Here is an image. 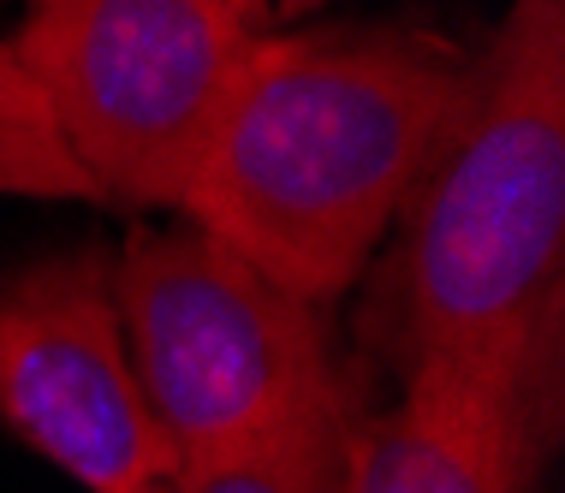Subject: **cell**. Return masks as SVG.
I'll list each match as a JSON object with an SVG mask.
<instances>
[{"label":"cell","instance_id":"3957f363","mask_svg":"<svg viewBox=\"0 0 565 493\" xmlns=\"http://www.w3.org/2000/svg\"><path fill=\"white\" fill-rule=\"evenodd\" d=\"M114 303L173 470L274 428L345 363L333 310L274 286L185 214L137 221L114 244Z\"/></svg>","mask_w":565,"mask_h":493},{"label":"cell","instance_id":"277c9868","mask_svg":"<svg viewBox=\"0 0 565 493\" xmlns=\"http://www.w3.org/2000/svg\"><path fill=\"white\" fill-rule=\"evenodd\" d=\"M7 42L96 203L179 214L263 30L226 0H30Z\"/></svg>","mask_w":565,"mask_h":493},{"label":"cell","instance_id":"52a82bcc","mask_svg":"<svg viewBox=\"0 0 565 493\" xmlns=\"http://www.w3.org/2000/svg\"><path fill=\"white\" fill-rule=\"evenodd\" d=\"M375 387L381 381L345 351V363L274 428L191 470H173L179 493H340L351 440L375 405Z\"/></svg>","mask_w":565,"mask_h":493},{"label":"cell","instance_id":"7a4b0ae2","mask_svg":"<svg viewBox=\"0 0 565 493\" xmlns=\"http://www.w3.org/2000/svg\"><path fill=\"white\" fill-rule=\"evenodd\" d=\"M465 60L470 49L417 24L263 30L179 214L292 298L340 310L429 156Z\"/></svg>","mask_w":565,"mask_h":493},{"label":"cell","instance_id":"8992f818","mask_svg":"<svg viewBox=\"0 0 565 493\" xmlns=\"http://www.w3.org/2000/svg\"><path fill=\"white\" fill-rule=\"evenodd\" d=\"M559 321L393 381L351 440L340 493H536L559 440Z\"/></svg>","mask_w":565,"mask_h":493},{"label":"cell","instance_id":"30bf717a","mask_svg":"<svg viewBox=\"0 0 565 493\" xmlns=\"http://www.w3.org/2000/svg\"><path fill=\"white\" fill-rule=\"evenodd\" d=\"M126 493H179V482H173V475H149V482H137Z\"/></svg>","mask_w":565,"mask_h":493},{"label":"cell","instance_id":"5b68a950","mask_svg":"<svg viewBox=\"0 0 565 493\" xmlns=\"http://www.w3.org/2000/svg\"><path fill=\"white\" fill-rule=\"evenodd\" d=\"M0 428L84 493L173 475L126 357L108 244L0 274Z\"/></svg>","mask_w":565,"mask_h":493},{"label":"cell","instance_id":"ba28073f","mask_svg":"<svg viewBox=\"0 0 565 493\" xmlns=\"http://www.w3.org/2000/svg\"><path fill=\"white\" fill-rule=\"evenodd\" d=\"M0 196H30V203H96V191L72 167L66 143L54 137L30 89L12 42H0Z\"/></svg>","mask_w":565,"mask_h":493},{"label":"cell","instance_id":"6da1fadb","mask_svg":"<svg viewBox=\"0 0 565 493\" xmlns=\"http://www.w3.org/2000/svg\"><path fill=\"white\" fill-rule=\"evenodd\" d=\"M547 321H565V0H512L351 291L345 351L405 381Z\"/></svg>","mask_w":565,"mask_h":493},{"label":"cell","instance_id":"9c48e42d","mask_svg":"<svg viewBox=\"0 0 565 493\" xmlns=\"http://www.w3.org/2000/svg\"><path fill=\"white\" fill-rule=\"evenodd\" d=\"M226 7H233L250 30H263V24H274V19H298V12L328 7V0H226Z\"/></svg>","mask_w":565,"mask_h":493}]
</instances>
